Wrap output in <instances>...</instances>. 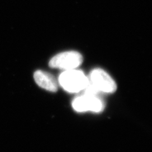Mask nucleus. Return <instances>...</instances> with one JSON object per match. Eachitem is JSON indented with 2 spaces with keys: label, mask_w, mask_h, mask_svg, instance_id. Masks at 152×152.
<instances>
[{
  "label": "nucleus",
  "mask_w": 152,
  "mask_h": 152,
  "mask_svg": "<svg viewBox=\"0 0 152 152\" xmlns=\"http://www.w3.org/2000/svg\"><path fill=\"white\" fill-rule=\"evenodd\" d=\"M58 84L65 91L71 93L83 91L88 85V77L81 70L72 69L64 70L58 80Z\"/></svg>",
  "instance_id": "nucleus-1"
},
{
  "label": "nucleus",
  "mask_w": 152,
  "mask_h": 152,
  "mask_svg": "<svg viewBox=\"0 0 152 152\" xmlns=\"http://www.w3.org/2000/svg\"><path fill=\"white\" fill-rule=\"evenodd\" d=\"M74 110L77 112H100L103 110L104 104L98 94L84 92V94L76 97L72 103Z\"/></svg>",
  "instance_id": "nucleus-3"
},
{
  "label": "nucleus",
  "mask_w": 152,
  "mask_h": 152,
  "mask_svg": "<svg viewBox=\"0 0 152 152\" xmlns=\"http://www.w3.org/2000/svg\"><path fill=\"white\" fill-rule=\"evenodd\" d=\"M88 86L98 93H112L117 89V84L111 76L102 69L93 70L88 77Z\"/></svg>",
  "instance_id": "nucleus-2"
},
{
  "label": "nucleus",
  "mask_w": 152,
  "mask_h": 152,
  "mask_svg": "<svg viewBox=\"0 0 152 152\" xmlns=\"http://www.w3.org/2000/svg\"><path fill=\"white\" fill-rule=\"evenodd\" d=\"M34 78L36 84L42 89L51 92H56L58 90V81L48 72L37 70L34 72Z\"/></svg>",
  "instance_id": "nucleus-5"
},
{
  "label": "nucleus",
  "mask_w": 152,
  "mask_h": 152,
  "mask_svg": "<svg viewBox=\"0 0 152 152\" xmlns=\"http://www.w3.org/2000/svg\"><path fill=\"white\" fill-rule=\"evenodd\" d=\"M83 61L82 55L75 51L62 52L56 55L52 58L49 65L53 69L64 70L77 69Z\"/></svg>",
  "instance_id": "nucleus-4"
}]
</instances>
